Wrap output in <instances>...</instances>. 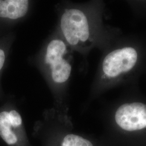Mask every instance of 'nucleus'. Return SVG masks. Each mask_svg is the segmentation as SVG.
Instances as JSON below:
<instances>
[{
    "mask_svg": "<svg viewBox=\"0 0 146 146\" xmlns=\"http://www.w3.org/2000/svg\"><path fill=\"white\" fill-rule=\"evenodd\" d=\"M62 146H94L90 141L81 136L74 134H68L64 137Z\"/></svg>",
    "mask_w": 146,
    "mask_h": 146,
    "instance_id": "obj_7",
    "label": "nucleus"
},
{
    "mask_svg": "<svg viewBox=\"0 0 146 146\" xmlns=\"http://www.w3.org/2000/svg\"><path fill=\"white\" fill-rule=\"evenodd\" d=\"M8 54V47L7 45L0 43V79L2 71L5 67Z\"/></svg>",
    "mask_w": 146,
    "mask_h": 146,
    "instance_id": "obj_8",
    "label": "nucleus"
},
{
    "mask_svg": "<svg viewBox=\"0 0 146 146\" xmlns=\"http://www.w3.org/2000/svg\"><path fill=\"white\" fill-rule=\"evenodd\" d=\"M137 58V52L132 47H123L110 52L102 63V78H115L129 72L135 66Z\"/></svg>",
    "mask_w": 146,
    "mask_h": 146,
    "instance_id": "obj_3",
    "label": "nucleus"
},
{
    "mask_svg": "<svg viewBox=\"0 0 146 146\" xmlns=\"http://www.w3.org/2000/svg\"><path fill=\"white\" fill-rule=\"evenodd\" d=\"M28 0H0V20L19 21L26 17L31 7Z\"/></svg>",
    "mask_w": 146,
    "mask_h": 146,
    "instance_id": "obj_6",
    "label": "nucleus"
},
{
    "mask_svg": "<svg viewBox=\"0 0 146 146\" xmlns=\"http://www.w3.org/2000/svg\"><path fill=\"white\" fill-rule=\"evenodd\" d=\"M115 121L127 131H135L146 127V104L133 102L122 104L115 113Z\"/></svg>",
    "mask_w": 146,
    "mask_h": 146,
    "instance_id": "obj_4",
    "label": "nucleus"
},
{
    "mask_svg": "<svg viewBox=\"0 0 146 146\" xmlns=\"http://www.w3.org/2000/svg\"><path fill=\"white\" fill-rule=\"evenodd\" d=\"M73 52L55 29L37 55V67L54 93L63 92L68 86L73 69Z\"/></svg>",
    "mask_w": 146,
    "mask_h": 146,
    "instance_id": "obj_1",
    "label": "nucleus"
},
{
    "mask_svg": "<svg viewBox=\"0 0 146 146\" xmlns=\"http://www.w3.org/2000/svg\"><path fill=\"white\" fill-rule=\"evenodd\" d=\"M56 27L73 51L85 52L95 44L94 35L88 15L77 6L67 2L58 4Z\"/></svg>",
    "mask_w": 146,
    "mask_h": 146,
    "instance_id": "obj_2",
    "label": "nucleus"
},
{
    "mask_svg": "<svg viewBox=\"0 0 146 146\" xmlns=\"http://www.w3.org/2000/svg\"><path fill=\"white\" fill-rule=\"evenodd\" d=\"M23 123L20 114L15 110L0 111V137L9 146H14L19 141L17 133Z\"/></svg>",
    "mask_w": 146,
    "mask_h": 146,
    "instance_id": "obj_5",
    "label": "nucleus"
}]
</instances>
